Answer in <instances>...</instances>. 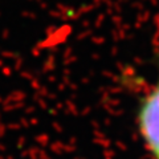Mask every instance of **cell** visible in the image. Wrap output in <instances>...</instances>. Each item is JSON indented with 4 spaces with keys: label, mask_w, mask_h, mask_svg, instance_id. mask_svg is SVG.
I'll use <instances>...</instances> for the list:
<instances>
[{
    "label": "cell",
    "mask_w": 159,
    "mask_h": 159,
    "mask_svg": "<svg viewBox=\"0 0 159 159\" xmlns=\"http://www.w3.org/2000/svg\"><path fill=\"white\" fill-rule=\"evenodd\" d=\"M137 125L151 159H159V57L158 76L148 90L139 99Z\"/></svg>",
    "instance_id": "obj_1"
}]
</instances>
